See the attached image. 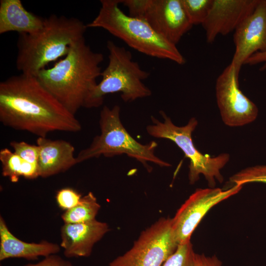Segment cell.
<instances>
[{"label": "cell", "instance_id": "1", "mask_svg": "<svg viewBox=\"0 0 266 266\" xmlns=\"http://www.w3.org/2000/svg\"><path fill=\"white\" fill-rule=\"evenodd\" d=\"M0 121L46 137L54 131L76 133L81 125L35 76L21 74L0 83Z\"/></svg>", "mask_w": 266, "mask_h": 266}, {"label": "cell", "instance_id": "2", "mask_svg": "<svg viewBox=\"0 0 266 266\" xmlns=\"http://www.w3.org/2000/svg\"><path fill=\"white\" fill-rule=\"evenodd\" d=\"M103 60V55L93 51L84 37L71 46L65 57L52 67L41 70L35 77L75 115L81 107H84L89 95L97 85Z\"/></svg>", "mask_w": 266, "mask_h": 266}, {"label": "cell", "instance_id": "3", "mask_svg": "<svg viewBox=\"0 0 266 266\" xmlns=\"http://www.w3.org/2000/svg\"><path fill=\"white\" fill-rule=\"evenodd\" d=\"M86 25L79 19L51 14L34 34L19 33L16 66L22 74L36 76L49 64L65 57L84 37Z\"/></svg>", "mask_w": 266, "mask_h": 266}, {"label": "cell", "instance_id": "4", "mask_svg": "<svg viewBox=\"0 0 266 266\" xmlns=\"http://www.w3.org/2000/svg\"><path fill=\"white\" fill-rule=\"evenodd\" d=\"M97 16L87 28H101L133 49L151 57L182 65L186 60L176 47L156 33L144 20L128 15L119 7L121 0H101Z\"/></svg>", "mask_w": 266, "mask_h": 266}, {"label": "cell", "instance_id": "5", "mask_svg": "<svg viewBox=\"0 0 266 266\" xmlns=\"http://www.w3.org/2000/svg\"><path fill=\"white\" fill-rule=\"evenodd\" d=\"M120 107L104 106L100 112L99 125L100 133L94 137L89 147L81 150L76 160L78 164L102 155L112 157L123 154L141 163L148 171V163L162 167L171 166L155 154L158 146L155 141L143 144L135 140L123 126L120 117Z\"/></svg>", "mask_w": 266, "mask_h": 266}, {"label": "cell", "instance_id": "6", "mask_svg": "<svg viewBox=\"0 0 266 266\" xmlns=\"http://www.w3.org/2000/svg\"><path fill=\"white\" fill-rule=\"evenodd\" d=\"M108 63L101 72V81L91 92L84 107L91 108L101 105L104 97L109 94L120 93L125 102L149 97L152 92L143 80L149 72L142 69L133 59L130 51L108 40Z\"/></svg>", "mask_w": 266, "mask_h": 266}, {"label": "cell", "instance_id": "7", "mask_svg": "<svg viewBox=\"0 0 266 266\" xmlns=\"http://www.w3.org/2000/svg\"><path fill=\"white\" fill-rule=\"evenodd\" d=\"M163 120L160 121L152 116V124L146 127L147 133L158 138H165L173 142L183 152L185 157L190 160L188 177L190 183L194 184L202 175L210 188H215L216 181H223L221 170L230 160L228 153H221L215 157L203 155L195 147L192 137L193 132L198 122L192 117L188 123L179 127L174 125L170 118L163 111H160Z\"/></svg>", "mask_w": 266, "mask_h": 266}, {"label": "cell", "instance_id": "8", "mask_svg": "<svg viewBox=\"0 0 266 266\" xmlns=\"http://www.w3.org/2000/svg\"><path fill=\"white\" fill-rule=\"evenodd\" d=\"M171 223L170 218L160 219L141 233L131 249L108 266H162L178 246Z\"/></svg>", "mask_w": 266, "mask_h": 266}, {"label": "cell", "instance_id": "9", "mask_svg": "<svg viewBox=\"0 0 266 266\" xmlns=\"http://www.w3.org/2000/svg\"><path fill=\"white\" fill-rule=\"evenodd\" d=\"M239 73L231 63L217 77L215 84L216 101L222 120L231 127L251 123L258 114L256 105L239 87Z\"/></svg>", "mask_w": 266, "mask_h": 266}, {"label": "cell", "instance_id": "10", "mask_svg": "<svg viewBox=\"0 0 266 266\" xmlns=\"http://www.w3.org/2000/svg\"><path fill=\"white\" fill-rule=\"evenodd\" d=\"M243 186L197 189L181 205L171 219L172 231L178 244L190 241L194 231L208 211L220 202L238 193Z\"/></svg>", "mask_w": 266, "mask_h": 266}, {"label": "cell", "instance_id": "11", "mask_svg": "<svg viewBox=\"0 0 266 266\" xmlns=\"http://www.w3.org/2000/svg\"><path fill=\"white\" fill-rule=\"evenodd\" d=\"M137 18L144 20L156 33L175 45L193 26L182 0H143Z\"/></svg>", "mask_w": 266, "mask_h": 266}, {"label": "cell", "instance_id": "12", "mask_svg": "<svg viewBox=\"0 0 266 266\" xmlns=\"http://www.w3.org/2000/svg\"><path fill=\"white\" fill-rule=\"evenodd\" d=\"M233 42L231 63L239 71L252 55L266 51V0H260L254 11L234 31Z\"/></svg>", "mask_w": 266, "mask_h": 266}, {"label": "cell", "instance_id": "13", "mask_svg": "<svg viewBox=\"0 0 266 266\" xmlns=\"http://www.w3.org/2000/svg\"><path fill=\"white\" fill-rule=\"evenodd\" d=\"M260 0H213L210 12L202 24L206 41L212 43L219 35L236 29L254 10Z\"/></svg>", "mask_w": 266, "mask_h": 266}, {"label": "cell", "instance_id": "14", "mask_svg": "<svg viewBox=\"0 0 266 266\" xmlns=\"http://www.w3.org/2000/svg\"><path fill=\"white\" fill-rule=\"evenodd\" d=\"M109 231L107 224L96 219L79 223H64L61 229V246L66 257H88L93 246Z\"/></svg>", "mask_w": 266, "mask_h": 266}, {"label": "cell", "instance_id": "15", "mask_svg": "<svg viewBox=\"0 0 266 266\" xmlns=\"http://www.w3.org/2000/svg\"><path fill=\"white\" fill-rule=\"evenodd\" d=\"M37 161L39 176L47 177L66 171L78 164L74 157V147L64 140H52L39 137Z\"/></svg>", "mask_w": 266, "mask_h": 266}, {"label": "cell", "instance_id": "16", "mask_svg": "<svg viewBox=\"0 0 266 266\" xmlns=\"http://www.w3.org/2000/svg\"><path fill=\"white\" fill-rule=\"evenodd\" d=\"M60 250L55 243L42 241L28 243L17 238L9 230L3 218L0 217V261L13 258L35 260L40 256L55 255Z\"/></svg>", "mask_w": 266, "mask_h": 266}, {"label": "cell", "instance_id": "17", "mask_svg": "<svg viewBox=\"0 0 266 266\" xmlns=\"http://www.w3.org/2000/svg\"><path fill=\"white\" fill-rule=\"evenodd\" d=\"M44 22V18L26 10L20 0H0V34H34L41 30Z\"/></svg>", "mask_w": 266, "mask_h": 266}, {"label": "cell", "instance_id": "18", "mask_svg": "<svg viewBox=\"0 0 266 266\" xmlns=\"http://www.w3.org/2000/svg\"><path fill=\"white\" fill-rule=\"evenodd\" d=\"M0 161L2 175L12 182H17L21 176L30 179L39 176L38 164L25 161L8 148L0 151Z\"/></svg>", "mask_w": 266, "mask_h": 266}, {"label": "cell", "instance_id": "19", "mask_svg": "<svg viewBox=\"0 0 266 266\" xmlns=\"http://www.w3.org/2000/svg\"><path fill=\"white\" fill-rule=\"evenodd\" d=\"M100 208L97 199L92 192L82 197L79 203L66 210L62 215L64 223H79L95 220Z\"/></svg>", "mask_w": 266, "mask_h": 266}, {"label": "cell", "instance_id": "20", "mask_svg": "<svg viewBox=\"0 0 266 266\" xmlns=\"http://www.w3.org/2000/svg\"><path fill=\"white\" fill-rule=\"evenodd\" d=\"M188 17L192 24H202L207 17L213 0H182Z\"/></svg>", "mask_w": 266, "mask_h": 266}, {"label": "cell", "instance_id": "21", "mask_svg": "<svg viewBox=\"0 0 266 266\" xmlns=\"http://www.w3.org/2000/svg\"><path fill=\"white\" fill-rule=\"evenodd\" d=\"M229 181L232 186H243L254 182L266 183V165H257L242 169L231 176Z\"/></svg>", "mask_w": 266, "mask_h": 266}, {"label": "cell", "instance_id": "22", "mask_svg": "<svg viewBox=\"0 0 266 266\" xmlns=\"http://www.w3.org/2000/svg\"><path fill=\"white\" fill-rule=\"evenodd\" d=\"M196 253L190 241L179 245L162 266H194Z\"/></svg>", "mask_w": 266, "mask_h": 266}, {"label": "cell", "instance_id": "23", "mask_svg": "<svg viewBox=\"0 0 266 266\" xmlns=\"http://www.w3.org/2000/svg\"><path fill=\"white\" fill-rule=\"evenodd\" d=\"M14 152L28 162L37 164L39 148L37 145H32L24 141H13L10 143Z\"/></svg>", "mask_w": 266, "mask_h": 266}, {"label": "cell", "instance_id": "24", "mask_svg": "<svg viewBox=\"0 0 266 266\" xmlns=\"http://www.w3.org/2000/svg\"><path fill=\"white\" fill-rule=\"evenodd\" d=\"M82 197L79 193L73 189L65 188L57 192L56 199L59 207L66 211L77 205Z\"/></svg>", "mask_w": 266, "mask_h": 266}, {"label": "cell", "instance_id": "25", "mask_svg": "<svg viewBox=\"0 0 266 266\" xmlns=\"http://www.w3.org/2000/svg\"><path fill=\"white\" fill-rule=\"evenodd\" d=\"M24 266H72V264L59 256L52 255L45 257L36 264H29Z\"/></svg>", "mask_w": 266, "mask_h": 266}, {"label": "cell", "instance_id": "26", "mask_svg": "<svg viewBox=\"0 0 266 266\" xmlns=\"http://www.w3.org/2000/svg\"><path fill=\"white\" fill-rule=\"evenodd\" d=\"M194 266H222V263L216 256L196 253Z\"/></svg>", "mask_w": 266, "mask_h": 266}, {"label": "cell", "instance_id": "27", "mask_svg": "<svg viewBox=\"0 0 266 266\" xmlns=\"http://www.w3.org/2000/svg\"><path fill=\"white\" fill-rule=\"evenodd\" d=\"M261 63H263V65L260 68V70L264 71L266 69V51L255 53L246 61L244 65L254 66Z\"/></svg>", "mask_w": 266, "mask_h": 266}]
</instances>
